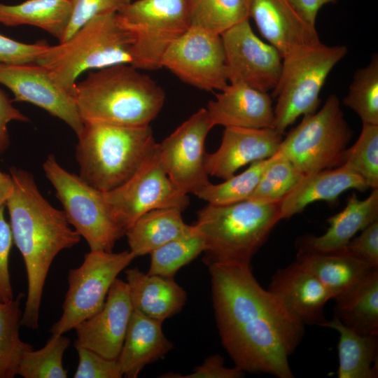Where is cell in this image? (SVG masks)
I'll list each match as a JSON object with an SVG mask.
<instances>
[{
	"label": "cell",
	"mask_w": 378,
	"mask_h": 378,
	"mask_svg": "<svg viewBox=\"0 0 378 378\" xmlns=\"http://www.w3.org/2000/svg\"><path fill=\"white\" fill-rule=\"evenodd\" d=\"M10 174L13 190L5 205L13 242L24 260L28 284L21 323L36 330L50 265L61 251L76 245L80 236L70 227L64 211L43 197L31 173L13 167Z\"/></svg>",
	"instance_id": "2"
},
{
	"label": "cell",
	"mask_w": 378,
	"mask_h": 378,
	"mask_svg": "<svg viewBox=\"0 0 378 378\" xmlns=\"http://www.w3.org/2000/svg\"><path fill=\"white\" fill-rule=\"evenodd\" d=\"M267 290L303 325L323 326L327 321L324 307L332 299L330 293L296 261L277 270Z\"/></svg>",
	"instance_id": "19"
},
{
	"label": "cell",
	"mask_w": 378,
	"mask_h": 378,
	"mask_svg": "<svg viewBox=\"0 0 378 378\" xmlns=\"http://www.w3.org/2000/svg\"><path fill=\"white\" fill-rule=\"evenodd\" d=\"M45 174L71 224L90 250L111 252L125 230L114 219L103 192L64 169L50 155L43 164Z\"/></svg>",
	"instance_id": "10"
},
{
	"label": "cell",
	"mask_w": 378,
	"mask_h": 378,
	"mask_svg": "<svg viewBox=\"0 0 378 378\" xmlns=\"http://www.w3.org/2000/svg\"><path fill=\"white\" fill-rule=\"evenodd\" d=\"M295 261L322 283L332 300L376 269L351 255L344 248L318 251L298 247Z\"/></svg>",
	"instance_id": "26"
},
{
	"label": "cell",
	"mask_w": 378,
	"mask_h": 378,
	"mask_svg": "<svg viewBox=\"0 0 378 378\" xmlns=\"http://www.w3.org/2000/svg\"><path fill=\"white\" fill-rule=\"evenodd\" d=\"M22 298L23 294L20 293L10 301H0V378H13L18 375L23 352L33 349L20 337Z\"/></svg>",
	"instance_id": "31"
},
{
	"label": "cell",
	"mask_w": 378,
	"mask_h": 378,
	"mask_svg": "<svg viewBox=\"0 0 378 378\" xmlns=\"http://www.w3.org/2000/svg\"><path fill=\"white\" fill-rule=\"evenodd\" d=\"M244 372L234 366L227 368L224 365V359L219 354H214L206 358L204 363L196 367L194 371L188 374H181L169 372L162 374V378H240Z\"/></svg>",
	"instance_id": "44"
},
{
	"label": "cell",
	"mask_w": 378,
	"mask_h": 378,
	"mask_svg": "<svg viewBox=\"0 0 378 378\" xmlns=\"http://www.w3.org/2000/svg\"><path fill=\"white\" fill-rule=\"evenodd\" d=\"M343 104L353 110L362 123L378 125V57L354 74Z\"/></svg>",
	"instance_id": "35"
},
{
	"label": "cell",
	"mask_w": 378,
	"mask_h": 378,
	"mask_svg": "<svg viewBox=\"0 0 378 378\" xmlns=\"http://www.w3.org/2000/svg\"><path fill=\"white\" fill-rule=\"evenodd\" d=\"M221 342L244 372L293 378L288 358L302 340L304 325L264 289L254 275L223 284L213 300Z\"/></svg>",
	"instance_id": "1"
},
{
	"label": "cell",
	"mask_w": 378,
	"mask_h": 378,
	"mask_svg": "<svg viewBox=\"0 0 378 378\" xmlns=\"http://www.w3.org/2000/svg\"><path fill=\"white\" fill-rule=\"evenodd\" d=\"M249 18L282 57L321 42L316 27L307 24L287 0H251Z\"/></svg>",
	"instance_id": "21"
},
{
	"label": "cell",
	"mask_w": 378,
	"mask_h": 378,
	"mask_svg": "<svg viewBox=\"0 0 378 378\" xmlns=\"http://www.w3.org/2000/svg\"><path fill=\"white\" fill-rule=\"evenodd\" d=\"M338 0H287L300 16L310 26L315 27L316 16L320 9L326 4Z\"/></svg>",
	"instance_id": "46"
},
{
	"label": "cell",
	"mask_w": 378,
	"mask_h": 378,
	"mask_svg": "<svg viewBox=\"0 0 378 378\" xmlns=\"http://www.w3.org/2000/svg\"><path fill=\"white\" fill-rule=\"evenodd\" d=\"M280 202L256 200L224 205L208 204L194 224L204 238V263L251 265L281 220Z\"/></svg>",
	"instance_id": "4"
},
{
	"label": "cell",
	"mask_w": 378,
	"mask_h": 378,
	"mask_svg": "<svg viewBox=\"0 0 378 378\" xmlns=\"http://www.w3.org/2000/svg\"><path fill=\"white\" fill-rule=\"evenodd\" d=\"M5 205L0 207V301L14 298L9 272V255L13 243L10 224L4 216Z\"/></svg>",
	"instance_id": "42"
},
{
	"label": "cell",
	"mask_w": 378,
	"mask_h": 378,
	"mask_svg": "<svg viewBox=\"0 0 378 378\" xmlns=\"http://www.w3.org/2000/svg\"><path fill=\"white\" fill-rule=\"evenodd\" d=\"M206 110L214 127L274 128L271 95L240 82H229L209 102Z\"/></svg>",
	"instance_id": "20"
},
{
	"label": "cell",
	"mask_w": 378,
	"mask_h": 378,
	"mask_svg": "<svg viewBox=\"0 0 378 378\" xmlns=\"http://www.w3.org/2000/svg\"><path fill=\"white\" fill-rule=\"evenodd\" d=\"M214 127L202 108L158 144L162 164L169 178L186 194L197 195L209 183L205 167V141Z\"/></svg>",
	"instance_id": "14"
},
{
	"label": "cell",
	"mask_w": 378,
	"mask_h": 378,
	"mask_svg": "<svg viewBox=\"0 0 378 378\" xmlns=\"http://www.w3.org/2000/svg\"><path fill=\"white\" fill-rule=\"evenodd\" d=\"M162 323L133 310L118 358L123 377H137L146 365L164 358L173 349Z\"/></svg>",
	"instance_id": "25"
},
{
	"label": "cell",
	"mask_w": 378,
	"mask_h": 378,
	"mask_svg": "<svg viewBox=\"0 0 378 378\" xmlns=\"http://www.w3.org/2000/svg\"><path fill=\"white\" fill-rule=\"evenodd\" d=\"M103 195L114 219L125 230L149 211L174 207L183 211L190 204L188 195L166 173L158 144L131 178L120 186L103 192Z\"/></svg>",
	"instance_id": "12"
},
{
	"label": "cell",
	"mask_w": 378,
	"mask_h": 378,
	"mask_svg": "<svg viewBox=\"0 0 378 378\" xmlns=\"http://www.w3.org/2000/svg\"><path fill=\"white\" fill-rule=\"evenodd\" d=\"M368 188L365 180L345 164L304 175L280 201L281 218H289L313 202H334L346 190L365 191Z\"/></svg>",
	"instance_id": "22"
},
{
	"label": "cell",
	"mask_w": 378,
	"mask_h": 378,
	"mask_svg": "<svg viewBox=\"0 0 378 378\" xmlns=\"http://www.w3.org/2000/svg\"><path fill=\"white\" fill-rule=\"evenodd\" d=\"M79 361L74 378H121L123 374L116 360L106 358L97 353L76 346Z\"/></svg>",
	"instance_id": "40"
},
{
	"label": "cell",
	"mask_w": 378,
	"mask_h": 378,
	"mask_svg": "<svg viewBox=\"0 0 378 378\" xmlns=\"http://www.w3.org/2000/svg\"><path fill=\"white\" fill-rule=\"evenodd\" d=\"M271 158L253 162L243 172L218 184L211 182L196 196L216 205L231 204L247 200L258 186L262 174L274 160Z\"/></svg>",
	"instance_id": "33"
},
{
	"label": "cell",
	"mask_w": 378,
	"mask_h": 378,
	"mask_svg": "<svg viewBox=\"0 0 378 378\" xmlns=\"http://www.w3.org/2000/svg\"><path fill=\"white\" fill-rule=\"evenodd\" d=\"M177 208H160L139 216L126 230L130 251L135 257L150 254L163 244L193 231L194 225L186 223Z\"/></svg>",
	"instance_id": "27"
},
{
	"label": "cell",
	"mask_w": 378,
	"mask_h": 378,
	"mask_svg": "<svg viewBox=\"0 0 378 378\" xmlns=\"http://www.w3.org/2000/svg\"><path fill=\"white\" fill-rule=\"evenodd\" d=\"M71 13V0H26L17 5L0 4V23L30 25L63 39Z\"/></svg>",
	"instance_id": "30"
},
{
	"label": "cell",
	"mask_w": 378,
	"mask_h": 378,
	"mask_svg": "<svg viewBox=\"0 0 378 378\" xmlns=\"http://www.w3.org/2000/svg\"><path fill=\"white\" fill-rule=\"evenodd\" d=\"M337 330L339 378H375L378 375V335H361L333 317L323 325Z\"/></svg>",
	"instance_id": "29"
},
{
	"label": "cell",
	"mask_w": 378,
	"mask_h": 378,
	"mask_svg": "<svg viewBox=\"0 0 378 378\" xmlns=\"http://www.w3.org/2000/svg\"><path fill=\"white\" fill-rule=\"evenodd\" d=\"M78 139L76 157L79 176L102 192L125 183L157 145L150 125L87 122Z\"/></svg>",
	"instance_id": "5"
},
{
	"label": "cell",
	"mask_w": 378,
	"mask_h": 378,
	"mask_svg": "<svg viewBox=\"0 0 378 378\" xmlns=\"http://www.w3.org/2000/svg\"><path fill=\"white\" fill-rule=\"evenodd\" d=\"M50 45L44 40L24 43L0 34V63L22 64L36 62Z\"/></svg>",
	"instance_id": "41"
},
{
	"label": "cell",
	"mask_w": 378,
	"mask_h": 378,
	"mask_svg": "<svg viewBox=\"0 0 378 378\" xmlns=\"http://www.w3.org/2000/svg\"><path fill=\"white\" fill-rule=\"evenodd\" d=\"M115 14L93 18L69 39L49 46L36 63L73 94L77 79L84 71L131 64L132 37L119 24Z\"/></svg>",
	"instance_id": "6"
},
{
	"label": "cell",
	"mask_w": 378,
	"mask_h": 378,
	"mask_svg": "<svg viewBox=\"0 0 378 378\" xmlns=\"http://www.w3.org/2000/svg\"><path fill=\"white\" fill-rule=\"evenodd\" d=\"M135 258L130 251L113 253L90 250L86 253L80 266L69 271L62 314L50 332L64 335L99 312L118 275Z\"/></svg>",
	"instance_id": "11"
},
{
	"label": "cell",
	"mask_w": 378,
	"mask_h": 378,
	"mask_svg": "<svg viewBox=\"0 0 378 378\" xmlns=\"http://www.w3.org/2000/svg\"><path fill=\"white\" fill-rule=\"evenodd\" d=\"M70 344V340L63 335L52 334L41 349L23 352L18 370V375L24 378H66L62 358Z\"/></svg>",
	"instance_id": "36"
},
{
	"label": "cell",
	"mask_w": 378,
	"mask_h": 378,
	"mask_svg": "<svg viewBox=\"0 0 378 378\" xmlns=\"http://www.w3.org/2000/svg\"><path fill=\"white\" fill-rule=\"evenodd\" d=\"M131 1V0H71V17L64 36L60 42L69 39L93 18L108 13H116Z\"/></svg>",
	"instance_id": "39"
},
{
	"label": "cell",
	"mask_w": 378,
	"mask_h": 378,
	"mask_svg": "<svg viewBox=\"0 0 378 378\" xmlns=\"http://www.w3.org/2000/svg\"><path fill=\"white\" fill-rule=\"evenodd\" d=\"M0 83L13 94L14 101L34 104L66 123L78 136L84 123L74 94L59 85L42 66L34 63H0Z\"/></svg>",
	"instance_id": "16"
},
{
	"label": "cell",
	"mask_w": 378,
	"mask_h": 378,
	"mask_svg": "<svg viewBox=\"0 0 378 378\" xmlns=\"http://www.w3.org/2000/svg\"><path fill=\"white\" fill-rule=\"evenodd\" d=\"M282 135L274 128L225 127L218 148L206 155L209 176L225 180L247 164L271 158L279 151Z\"/></svg>",
	"instance_id": "18"
},
{
	"label": "cell",
	"mask_w": 378,
	"mask_h": 378,
	"mask_svg": "<svg viewBox=\"0 0 378 378\" xmlns=\"http://www.w3.org/2000/svg\"><path fill=\"white\" fill-rule=\"evenodd\" d=\"M132 312L128 285L117 278L102 308L75 327V347L90 349L108 359H118Z\"/></svg>",
	"instance_id": "17"
},
{
	"label": "cell",
	"mask_w": 378,
	"mask_h": 378,
	"mask_svg": "<svg viewBox=\"0 0 378 378\" xmlns=\"http://www.w3.org/2000/svg\"><path fill=\"white\" fill-rule=\"evenodd\" d=\"M115 15L132 37L131 65L139 70L162 68L168 48L191 26L189 0H136Z\"/></svg>",
	"instance_id": "8"
},
{
	"label": "cell",
	"mask_w": 378,
	"mask_h": 378,
	"mask_svg": "<svg viewBox=\"0 0 378 378\" xmlns=\"http://www.w3.org/2000/svg\"><path fill=\"white\" fill-rule=\"evenodd\" d=\"M125 274L133 310L163 322L185 305L186 293L174 278L145 274L136 267L127 270Z\"/></svg>",
	"instance_id": "23"
},
{
	"label": "cell",
	"mask_w": 378,
	"mask_h": 378,
	"mask_svg": "<svg viewBox=\"0 0 378 378\" xmlns=\"http://www.w3.org/2000/svg\"><path fill=\"white\" fill-rule=\"evenodd\" d=\"M12 190L13 181L10 174L0 171V207L5 205Z\"/></svg>",
	"instance_id": "47"
},
{
	"label": "cell",
	"mask_w": 378,
	"mask_h": 378,
	"mask_svg": "<svg viewBox=\"0 0 378 378\" xmlns=\"http://www.w3.org/2000/svg\"><path fill=\"white\" fill-rule=\"evenodd\" d=\"M251 0H189L191 26L221 35L249 19Z\"/></svg>",
	"instance_id": "32"
},
{
	"label": "cell",
	"mask_w": 378,
	"mask_h": 378,
	"mask_svg": "<svg viewBox=\"0 0 378 378\" xmlns=\"http://www.w3.org/2000/svg\"><path fill=\"white\" fill-rule=\"evenodd\" d=\"M162 67L205 91H220L229 83L221 36L195 26L168 48Z\"/></svg>",
	"instance_id": "13"
},
{
	"label": "cell",
	"mask_w": 378,
	"mask_h": 378,
	"mask_svg": "<svg viewBox=\"0 0 378 378\" xmlns=\"http://www.w3.org/2000/svg\"><path fill=\"white\" fill-rule=\"evenodd\" d=\"M7 94L0 90V155L5 152L10 145L8 124L12 120L29 122V119L12 104Z\"/></svg>",
	"instance_id": "45"
},
{
	"label": "cell",
	"mask_w": 378,
	"mask_h": 378,
	"mask_svg": "<svg viewBox=\"0 0 378 378\" xmlns=\"http://www.w3.org/2000/svg\"><path fill=\"white\" fill-rule=\"evenodd\" d=\"M74 97L83 123L146 126L160 112L165 94L148 75L120 64L90 71Z\"/></svg>",
	"instance_id": "3"
},
{
	"label": "cell",
	"mask_w": 378,
	"mask_h": 378,
	"mask_svg": "<svg viewBox=\"0 0 378 378\" xmlns=\"http://www.w3.org/2000/svg\"><path fill=\"white\" fill-rule=\"evenodd\" d=\"M229 82H240L262 92L272 91L280 77L283 57L279 50L261 40L249 19L221 35Z\"/></svg>",
	"instance_id": "15"
},
{
	"label": "cell",
	"mask_w": 378,
	"mask_h": 378,
	"mask_svg": "<svg viewBox=\"0 0 378 378\" xmlns=\"http://www.w3.org/2000/svg\"><path fill=\"white\" fill-rule=\"evenodd\" d=\"M204 250V238L195 225V229L190 234L172 240L150 253V264L148 274L174 278L178 270Z\"/></svg>",
	"instance_id": "34"
},
{
	"label": "cell",
	"mask_w": 378,
	"mask_h": 378,
	"mask_svg": "<svg viewBox=\"0 0 378 378\" xmlns=\"http://www.w3.org/2000/svg\"><path fill=\"white\" fill-rule=\"evenodd\" d=\"M360 232L344 248L351 255L378 268V220Z\"/></svg>",
	"instance_id": "43"
},
{
	"label": "cell",
	"mask_w": 378,
	"mask_h": 378,
	"mask_svg": "<svg viewBox=\"0 0 378 378\" xmlns=\"http://www.w3.org/2000/svg\"><path fill=\"white\" fill-rule=\"evenodd\" d=\"M346 54L345 46L319 42L283 57L279 80L271 94L276 100L274 128L279 133L284 134L300 116L318 110L321 90L329 74Z\"/></svg>",
	"instance_id": "7"
},
{
	"label": "cell",
	"mask_w": 378,
	"mask_h": 378,
	"mask_svg": "<svg viewBox=\"0 0 378 378\" xmlns=\"http://www.w3.org/2000/svg\"><path fill=\"white\" fill-rule=\"evenodd\" d=\"M334 317L361 335H378V268L336 297Z\"/></svg>",
	"instance_id": "28"
},
{
	"label": "cell",
	"mask_w": 378,
	"mask_h": 378,
	"mask_svg": "<svg viewBox=\"0 0 378 378\" xmlns=\"http://www.w3.org/2000/svg\"><path fill=\"white\" fill-rule=\"evenodd\" d=\"M377 220L378 188L373 189L364 200L353 193L345 207L327 219L329 227L325 233L302 237L298 241V247L318 251L342 249L356 234Z\"/></svg>",
	"instance_id": "24"
},
{
	"label": "cell",
	"mask_w": 378,
	"mask_h": 378,
	"mask_svg": "<svg viewBox=\"0 0 378 378\" xmlns=\"http://www.w3.org/2000/svg\"><path fill=\"white\" fill-rule=\"evenodd\" d=\"M353 134L338 97L330 94L282 139L279 152L306 175L342 165Z\"/></svg>",
	"instance_id": "9"
},
{
	"label": "cell",
	"mask_w": 378,
	"mask_h": 378,
	"mask_svg": "<svg viewBox=\"0 0 378 378\" xmlns=\"http://www.w3.org/2000/svg\"><path fill=\"white\" fill-rule=\"evenodd\" d=\"M343 164L358 174L370 188H378V125L363 123L358 138L346 150Z\"/></svg>",
	"instance_id": "38"
},
{
	"label": "cell",
	"mask_w": 378,
	"mask_h": 378,
	"mask_svg": "<svg viewBox=\"0 0 378 378\" xmlns=\"http://www.w3.org/2000/svg\"><path fill=\"white\" fill-rule=\"evenodd\" d=\"M304 174L279 151L265 170L255 189L248 200L280 202L302 178Z\"/></svg>",
	"instance_id": "37"
}]
</instances>
